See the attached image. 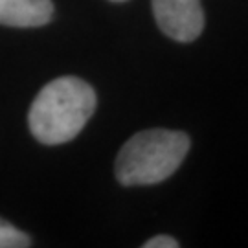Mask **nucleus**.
Segmentation results:
<instances>
[{"mask_svg": "<svg viewBox=\"0 0 248 248\" xmlns=\"http://www.w3.org/2000/svg\"><path fill=\"white\" fill-rule=\"evenodd\" d=\"M31 247V239L24 232L15 228L11 222L0 219V248H26Z\"/></svg>", "mask_w": 248, "mask_h": 248, "instance_id": "39448f33", "label": "nucleus"}, {"mask_svg": "<svg viewBox=\"0 0 248 248\" xmlns=\"http://www.w3.org/2000/svg\"><path fill=\"white\" fill-rule=\"evenodd\" d=\"M143 248H178V241L171 235H156L145 241Z\"/></svg>", "mask_w": 248, "mask_h": 248, "instance_id": "423d86ee", "label": "nucleus"}, {"mask_svg": "<svg viewBox=\"0 0 248 248\" xmlns=\"http://www.w3.org/2000/svg\"><path fill=\"white\" fill-rule=\"evenodd\" d=\"M153 13L164 35L178 43H191L204 30L201 0H151Z\"/></svg>", "mask_w": 248, "mask_h": 248, "instance_id": "7ed1b4c3", "label": "nucleus"}, {"mask_svg": "<svg viewBox=\"0 0 248 248\" xmlns=\"http://www.w3.org/2000/svg\"><path fill=\"white\" fill-rule=\"evenodd\" d=\"M110 2H127V0H110Z\"/></svg>", "mask_w": 248, "mask_h": 248, "instance_id": "0eeeda50", "label": "nucleus"}, {"mask_svg": "<svg viewBox=\"0 0 248 248\" xmlns=\"http://www.w3.org/2000/svg\"><path fill=\"white\" fill-rule=\"evenodd\" d=\"M191 140L182 131L149 129L131 136L116 158V178L124 186H153L169 178L186 158Z\"/></svg>", "mask_w": 248, "mask_h": 248, "instance_id": "f03ea898", "label": "nucleus"}, {"mask_svg": "<svg viewBox=\"0 0 248 248\" xmlns=\"http://www.w3.org/2000/svg\"><path fill=\"white\" fill-rule=\"evenodd\" d=\"M96 92L87 81L64 76L50 81L31 103L28 125L39 142L57 145L74 140L94 110Z\"/></svg>", "mask_w": 248, "mask_h": 248, "instance_id": "f257e3e1", "label": "nucleus"}, {"mask_svg": "<svg viewBox=\"0 0 248 248\" xmlns=\"http://www.w3.org/2000/svg\"><path fill=\"white\" fill-rule=\"evenodd\" d=\"M52 17V0H0V24L4 26H45Z\"/></svg>", "mask_w": 248, "mask_h": 248, "instance_id": "20e7f679", "label": "nucleus"}]
</instances>
